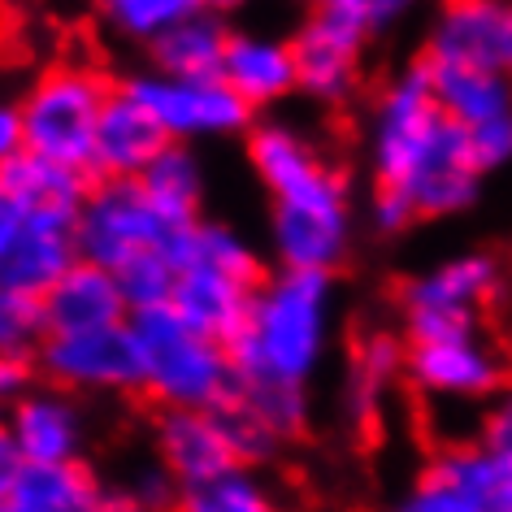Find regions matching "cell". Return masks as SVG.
Listing matches in <instances>:
<instances>
[{"label": "cell", "mask_w": 512, "mask_h": 512, "mask_svg": "<svg viewBox=\"0 0 512 512\" xmlns=\"http://www.w3.org/2000/svg\"><path fill=\"white\" fill-rule=\"evenodd\" d=\"M365 165L374 187L404 196L421 222L469 213L486 183L469 135L443 113L421 57L378 87L365 118Z\"/></svg>", "instance_id": "1"}, {"label": "cell", "mask_w": 512, "mask_h": 512, "mask_svg": "<svg viewBox=\"0 0 512 512\" xmlns=\"http://www.w3.org/2000/svg\"><path fill=\"white\" fill-rule=\"evenodd\" d=\"M243 152L270 200L265 235L274 265L335 274L356 243V196L343 165L326 157L309 126L274 113L252 122Z\"/></svg>", "instance_id": "2"}, {"label": "cell", "mask_w": 512, "mask_h": 512, "mask_svg": "<svg viewBox=\"0 0 512 512\" xmlns=\"http://www.w3.org/2000/svg\"><path fill=\"white\" fill-rule=\"evenodd\" d=\"M335 326V274L274 265L256 287L248 322L230 339L235 387L313 391L317 374L330 361V348H335Z\"/></svg>", "instance_id": "3"}, {"label": "cell", "mask_w": 512, "mask_h": 512, "mask_svg": "<svg viewBox=\"0 0 512 512\" xmlns=\"http://www.w3.org/2000/svg\"><path fill=\"white\" fill-rule=\"evenodd\" d=\"M265 252L248 230L204 213L174 239V296L170 304L204 335L230 343L248 322L252 296L261 287Z\"/></svg>", "instance_id": "4"}, {"label": "cell", "mask_w": 512, "mask_h": 512, "mask_svg": "<svg viewBox=\"0 0 512 512\" xmlns=\"http://www.w3.org/2000/svg\"><path fill=\"white\" fill-rule=\"evenodd\" d=\"M139 352V395L157 408H222L235 395L230 343L204 335L174 304L131 313Z\"/></svg>", "instance_id": "5"}, {"label": "cell", "mask_w": 512, "mask_h": 512, "mask_svg": "<svg viewBox=\"0 0 512 512\" xmlns=\"http://www.w3.org/2000/svg\"><path fill=\"white\" fill-rule=\"evenodd\" d=\"M113 96V83L92 61H57L35 74L27 96L18 100L27 152H40L48 161L74 165L92 174L96 126Z\"/></svg>", "instance_id": "6"}, {"label": "cell", "mask_w": 512, "mask_h": 512, "mask_svg": "<svg viewBox=\"0 0 512 512\" xmlns=\"http://www.w3.org/2000/svg\"><path fill=\"white\" fill-rule=\"evenodd\" d=\"M499 287H504V265L491 252L443 256L400 287V335L417 343L482 330Z\"/></svg>", "instance_id": "7"}, {"label": "cell", "mask_w": 512, "mask_h": 512, "mask_svg": "<svg viewBox=\"0 0 512 512\" xmlns=\"http://www.w3.org/2000/svg\"><path fill=\"white\" fill-rule=\"evenodd\" d=\"M74 239L79 261L122 274L135 261L174 252L178 226L148 200L139 178H92V191L74 217Z\"/></svg>", "instance_id": "8"}, {"label": "cell", "mask_w": 512, "mask_h": 512, "mask_svg": "<svg viewBox=\"0 0 512 512\" xmlns=\"http://www.w3.org/2000/svg\"><path fill=\"white\" fill-rule=\"evenodd\" d=\"M139 105L152 113V122L165 131L170 144H222L243 139L256 122V109L235 96L222 79H178L165 70H135L122 83Z\"/></svg>", "instance_id": "9"}, {"label": "cell", "mask_w": 512, "mask_h": 512, "mask_svg": "<svg viewBox=\"0 0 512 512\" xmlns=\"http://www.w3.org/2000/svg\"><path fill=\"white\" fill-rule=\"evenodd\" d=\"M369 27L361 5H326L309 9V18L291 31L296 53V96L313 100L317 109H339L365 83V48Z\"/></svg>", "instance_id": "10"}, {"label": "cell", "mask_w": 512, "mask_h": 512, "mask_svg": "<svg viewBox=\"0 0 512 512\" xmlns=\"http://www.w3.org/2000/svg\"><path fill=\"white\" fill-rule=\"evenodd\" d=\"M404 387H413L430 404H491L495 395L508 391V356L486 330L417 339L408 343L404 356Z\"/></svg>", "instance_id": "11"}, {"label": "cell", "mask_w": 512, "mask_h": 512, "mask_svg": "<svg viewBox=\"0 0 512 512\" xmlns=\"http://www.w3.org/2000/svg\"><path fill=\"white\" fill-rule=\"evenodd\" d=\"M40 378L79 395V400H118L139 395V352L131 339V322L83 335H44L35 352Z\"/></svg>", "instance_id": "12"}, {"label": "cell", "mask_w": 512, "mask_h": 512, "mask_svg": "<svg viewBox=\"0 0 512 512\" xmlns=\"http://www.w3.org/2000/svg\"><path fill=\"white\" fill-rule=\"evenodd\" d=\"M430 87L439 96L443 113L469 135L473 161L482 174H495L512 165V74L473 70V66H430Z\"/></svg>", "instance_id": "13"}, {"label": "cell", "mask_w": 512, "mask_h": 512, "mask_svg": "<svg viewBox=\"0 0 512 512\" xmlns=\"http://www.w3.org/2000/svg\"><path fill=\"white\" fill-rule=\"evenodd\" d=\"M421 61L512 74V0H434Z\"/></svg>", "instance_id": "14"}, {"label": "cell", "mask_w": 512, "mask_h": 512, "mask_svg": "<svg viewBox=\"0 0 512 512\" xmlns=\"http://www.w3.org/2000/svg\"><path fill=\"white\" fill-rule=\"evenodd\" d=\"M152 456L170 469L178 486L204 482L213 473L239 465L235 434L222 408H161L152 421Z\"/></svg>", "instance_id": "15"}, {"label": "cell", "mask_w": 512, "mask_h": 512, "mask_svg": "<svg viewBox=\"0 0 512 512\" xmlns=\"http://www.w3.org/2000/svg\"><path fill=\"white\" fill-rule=\"evenodd\" d=\"M404 356L408 343L395 330H365L348 356L343 374V417L352 430L374 434L391 413L395 391L404 387Z\"/></svg>", "instance_id": "16"}, {"label": "cell", "mask_w": 512, "mask_h": 512, "mask_svg": "<svg viewBox=\"0 0 512 512\" xmlns=\"http://www.w3.org/2000/svg\"><path fill=\"white\" fill-rule=\"evenodd\" d=\"M222 83L235 96H243L256 113H274L283 100L296 96V53L291 35H274L261 27L230 31Z\"/></svg>", "instance_id": "17"}, {"label": "cell", "mask_w": 512, "mask_h": 512, "mask_svg": "<svg viewBox=\"0 0 512 512\" xmlns=\"http://www.w3.org/2000/svg\"><path fill=\"white\" fill-rule=\"evenodd\" d=\"M5 417L27 460H83L87 439H92L83 400L53 382L31 387Z\"/></svg>", "instance_id": "18"}, {"label": "cell", "mask_w": 512, "mask_h": 512, "mask_svg": "<svg viewBox=\"0 0 512 512\" xmlns=\"http://www.w3.org/2000/svg\"><path fill=\"white\" fill-rule=\"evenodd\" d=\"M48 335H83V330H109L131 322V304L118 274L100 270L92 261L70 265L53 287L40 296Z\"/></svg>", "instance_id": "19"}, {"label": "cell", "mask_w": 512, "mask_h": 512, "mask_svg": "<svg viewBox=\"0 0 512 512\" xmlns=\"http://www.w3.org/2000/svg\"><path fill=\"white\" fill-rule=\"evenodd\" d=\"M165 144L170 139L152 122V113L126 87H113L109 105L100 113V126H96L92 178H139Z\"/></svg>", "instance_id": "20"}, {"label": "cell", "mask_w": 512, "mask_h": 512, "mask_svg": "<svg viewBox=\"0 0 512 512\" xmlns=\"http://www.w3.org/2000/svg\"><path fill=\"white\" fill-rule=\"evenodd\" d=\"M79 265V239H74L70 217H27V230L0 261V283L27 291V296H44L61 274Z\"/></svg>", "instance_id": "21"}, {"label": "cell", "mask_w": 512, "mask_h": 512, "mask_svg": "<svg viewBox=\"0 0 512 512\" xmlns=\"http://www.w3.org/2000/svg\"><path fill=\"white\" fill-rule=\"evenodd\" d=\"M456 491H465L478 512H512V452L486 439H452L426 460Z\"/></svg>", "instance_id": "22"}, {"label": "cell", "mask_w": 512, "mask_h": 512, "mask_svg": "<svg viewBox=\"0 0 512 512\" xmlns=\"http://www.w3.org/2000/svg\"><path fill=\"white\" fill-rule=\"evenodd\" d=\"M9 499L22 512H105V482L87 460H27Z\"/></svg>", "instance_id": "23"}, {"label": "cell", "mask_w": 512, "mask_h": 512, "mask_svg": "<svg viewBox=\"0 0 512 512\" xmlns=\"http://www.w3.org/2000/svg\"><path fill=\"white\" fill-rule=\"evenodd\" d=\"M230 22L213 9H196L191 18L174 22L165 35L148 44V66L178 74V79H222V61L230 44Z\"/></svg>", "instance_id": "24"}, {"label": "cell", "mask_w": 512, "mask_h": 512, "mask_svg": "<svg viewBox=\"0 0 512 512\" xmlns=\"http://www.w3.org/2000/svg\"><path fill=\"white\" fill-rule=\"evenodd\" d=\"M0 183L14 191V200L27 213L40 217H79L87 191H92V174L74 170V165L48 161L40 152H22L0 170Z\"/></svg>", "instance_id": "25"}, {"label": "cell", "mask_w": 512, "mask_h": 512, "mask_svg": "<svg viewBox=\"0 0 512 512\" xmlns=\"http://www.w3.org/2000/svg\"><path fill=\"white\" fill-rule=\"evenodd\" d=\"M139 187L148 200L183 230L204 217V200H209V165H204L200 148L191 144H165L152 165L139 174Z\"/></svg>", "instance_id": "26"}, {"label": "cell", "mask_w": 512, "mask_h": 512, "mask_svg": "<svg viewBox=\"0 0 512 512\" xmlns=\"http://www.w3.org/2000/svg\"><path fill=\"white\" fill-rule=\"evenodd\" d=\"M174 512H283V504L252 465H230L204 482L178 486Z\"/></svg>", "instance_id": "27"}, {"label": "cell", "mask_w": 512, "mask_h": 512, "mask_svg": "<svg viewBox=\"0 0 512 512\" xmlns=\"http://www.w3.org/2000/svg\"><path fill=\"white\" fill-rule=\"evenodd\" d=\"M200 9V0H96V14L126 44H152L165 35L174 22L191 18Z\"/></svg>", "instance_id": "28"}, {"label": "cell", "mask_w": 512, "mask_h": 512, "mask_svg": "<svg viewBox=\"0 0 512 512\" xmlns=\"http://www.w3.org/2000/svg\"><path fill=\"white\" fill-rule=\"evenodd\" d=\"M178 482L157 456L126 469V478L105 482V512H174Z\"/></svg>", "instance_id": "29"}, {"label": "cell", "mask_w": 512, "mask_h": 512, "mask_svg": "<svg viewBox=\"0 0 512 512\" xmlns=\"http://www.w3.org/2000/svg\"><path fill=\"white\" fill-rule=\"evenodd\" d=\"M44 335H48V326H44L40 296H27V291L0 283V352L35 356Z\"/></svg>", "instance_id": "30"}, {"label": "cell", "mask_w": 512, "mask_h": 512, "mask_svg": "<svg viewBox=\"0 0 512 512\" xmlns=\"http://www.w3.org/2000/svg\"><path fill=\"white\" fill-rule=\"evenodd\" d=\"M382 512H478V504H473L465 491H456L439 469L421 465L417 478L408 486H400Z\"/></svg>", "instance_id": "31"}, {"label": "cell", "mask_w": 512, "mask_h": 512, "mask_svg": "<svg viewBox=\"0 0 512 512\" xmlns=\"http://www.w3.org/2000/svg\"><path fill=\"white\" fill-rule=\"evenodd\" d=\"M118 283L126 291V304H131V313L157 309V304H170V296H174V252H161V256H148V261H135L131 270L118 274Z\"/></svg>", "instance_id": "32"}, {"label": "cell", "mask_w": 512, "mask_h": 512, "mask_svg": "<svg viewBox=\"0 0 512 512\" xmlns=\"http://www.w3.org/2000/svg\"><path fill=\"white\" fill-rule=\"evenodd\" d=\"M356 5H361V14H365L369 35L382 40V35H395L421 18H430L434 0H356Z\"/></svg>", "instance_id": "33"}, {"label": "cell", "mask_w": 512, "mask_h": 512, "mask_svg": "<svg viewBox=\"0 0 512 512\" xmlns=\"http://www.w3.org/2000/svg\"><path fill=\"white\" fill-rule=\"evenodd\" d=\"M365 213H369V226L378 230V235H404V230H413L421 217L413 213V204H408L404 196H395V191H369V204H365Z\"/></svg>", "instance_id": "34"}, {"label": "cell", "mask_w": 512, "mask_h": 512, "mask_svg": "<svg viewBox=\"0 0 512 512\" xmlns=\"http://www.w3.org/2000/svg\"><path fill=\"white\" fill-rule=\"evenodd\" d=\"M40 378V365L35 356H22V352H0V413H9L22 395L35 387Z\"/></svg>", "instance_id": "35"}, {"label": "cell", "mask_w": 512, "mask_h": 512, "mask_svg": "<svg viewBox=\"0 0 512 512\" xmlns=\"http://www.w3.org/2000/svg\"><path fill=\"white\" fill-rule=\"evenodd\" d=\"M478 439H486V443H495V447H504V452H512V391L495 395V400L482 408Z\"/></svg>", "instance_id": "36"}, {"label": "cell", "mask_w": 512, "mask_h": 512, "mask_svg": "<svg viewBox=\"0 0 512 512\" xmlns=\"http://www.w3.org/2000/svg\"><path fill=\"white\" fill-rule=\"evenodd\" d=\"M27 152V131H22V109L18 100H0V170L14 157Z\"/></svg>", "instance_id": "37"}, {"label": "cell", "mask_w": 512, "mask_h": 512, "mask_svg": "<svg viewBox=\"0 0 512 512\" xmlns=\"http://www.w3.org/2000/svg\"><path fill=\"white\" fill-rule=\"evenodd\" d=\"M22 469H27V456H22L14 430H9V417L0 413V499H9V491H14Z\"/></svg>", "instance_id": "38"}, {"label": "cell", "mask_w": 512, "mask_h": 512, "mask_svg": "<svg viewBox=\"0 0 512 512\" xmlns=\"http://www.w3.org/2000/svg\"><path fill=\"white\" fill-rule=\"evenodd\" d=\"M27 217H31V213L14 200V191L0 183V261H5V252L18 243L22 230H27Z\"/></svg>", "instance_id": "39"}, {"label": "cell", "mask_w": 512, "mask_h": 512, "mask_svg": "<svg viewBox=\"0 0 512 512\" xmlns=\"http://www.w3.org/2000/svg\"><path fill=\"white\" fill-rule=\"evenodd\" d=\"M243 5H252V0H200V9H213V14H235V9H243Z\"/></svg>", "instance_id": "40"}, {"label": "cell", "mask_w": 512, "mask_h": 512, "mask_svg": "<svg viewBox=\"0 0 512 512\" xmlns=\"http://www.w3.org/2000/svg\"><path fill=\"white\" fill-rule=\"evenodd\" d=\"M18 5H27V9H53V5H70V0H18Z\"/></svg>", "instance_id": "41"}, {"label": "cell", "mask_w": 512, "mask_h": 512, "mask_svg": "<svg viewBox=\"0 0 512 512\" xmlns=\"http://www.w3.org/2000/svg\"><path fill=\"white\" fill-rule=\"evenodd\" d=\"M309 9H326V5H352V0H304Z\"/></svg>", "instance_id": "42"}, {"label": "cell", "mask_w": 512, "mask_h": 512, "mask_svg": "<svg viewBox=\"0 0 512 512\" xmlns=\"http://www.w3.org/2000/svg\"><path fill=\"white\" fill-rule=\"evenodd\" d=\"M0 512H22V508L14 504V499H0Z\"/></svg>", "instance_id": "43"}]
</instances>
